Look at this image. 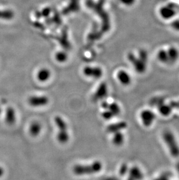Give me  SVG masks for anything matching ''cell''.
<instances>
[{"instance_id":"6da1fadb","label":"cell","mask_w":179,"mask_h":180,"mask_svg":"<svg viewBox=\"0 0 179 180\" xmlns=\"http://www.w3.org/2000/svg\"><path fill=\"white\" fill-rule=\"evenodd\" d=\"M127 59L137 74H144L148 70L150 56L148 51L144 48H138L129 52Z\"/></svg>"},{"instance_id":"7a4b0ae2","label":"cell","mask_w":179,"mask_h":180,"mask_svg":"<svg viewBox=\"0 0 179 180\" xmlns=\"http://www.w3.org/2000/svg\"><path fill=\"white\" fill-rule=\"evenodd\" d=\"M156 60L162 65L172 67L179 61V48L173 44L159 47L155 52Z\"/></svg>"},{"instance_id":"3957f363","label":"cell","mask_w":179,"mask_h":180,"mask_svg":"<svg viewBox=\"0 0 179 180\" xmlns=\"http://www.w3.org/2000/svg\"><path fill=\"white\" fill-rule=\"evenodd\" d=\"M161 137L169 155L174 159L179 158V142L175 134L170 129H165Z\"/></svg>"},{"instance_id":"277c9868","label":"cell","mask_w":179,"mask_h":180,"mask_svg":"<svg viewBox=\"0 0 179 180\" xmlns=\"http://www.w3.org/2000/svg\"><path fill=\"white\" fill-rule=\"evenodd\" d=\"M103 169V164L99 161H95L90 164H77L73 167V171L76 175L92 174L98 173Z\"/></svg>"},{"instance_id":"5b68a950","label":"cell","mask_w":179,"mask_h":180,"mask_svg":"<svg viewBox=\"0 0 179 180\" xmlns=\"http://www.w3.org/2000/svg\"><path fill=\"white\" fill-rule=\"evenodd\" d=\"M178 13V9L172 3H165L159 6L158 14L159 17L165 21H172L175 19Z\"/></svg>"},{"instance_id":"8992f818","label":"cell","mask_w":179,"mask_h":180,"mask_svg":"<svg viewBox=\"0 0 179 180\" xmlns=\"http://www.w3.org/2000/svg\"><path fill=\"white\" fill-rule=\"evenodd\" d=\"M139 117L140 124L145 128H151L156 121V113L151 109H142L139 113Z\"/></svg>"},{"instance_id":"52a82bcc","label":"cell","mask_w":179,"mask_h":180,"mask_svg":"<svg viewBox=\"0 0 179 180\" xmlns=\"http://www.w3.org/2000/svg\"><path fill=\"white\" fill-rule=\"evenodd\" d=\"M49 99L46 96H32L28 99L29 105L34 107H39L46 105Z\"/></svg>"},{"instance_id":"ba28073f","label":"cell","mask_w":179,"mask_h":180,"mask_svg":"<svg viewBox=\"0 0 179 180\" xmlns=\"http://www.w3.org/2000/svg\"><path fill=\"white\" fill-rule=\"evenodd\" d=\"M116 78L117 81L123 86H129L132 82V76L126 70H119L116 74Z\"/></svg>"},{"instance_id":"9c48e42d","label":"cell","mask_w":179,"mask_h":180,"mask_svg":"<svg viewBox=\"0 0 179 180\" xmlns=\"http://www.w3.org/2000/svg\"><path fill=\"white\" fill-rule=\"evenodd\" d=\"M108 94V87L105 83H103L99 85L95 93L94 94L92 99L94 101L104 99Z\"/></svg>"},{"instance_id":"30bf717a","label":"cell","mask_w":179,"mask_h":180,"mask_svg":"<svg viewBox=\"0 0 179 180\" xmlns=\"http://www.w3.org/2000/svg\"><path fill=\"white\" fill-rule=\"evenodd\" d=\"M127 180H141L143 178V173L141 169L137 166H133L129 170Z\"/></svg>"},{"instance_id":"8fae6325","label":"cell","mask_w":179,"mask_h":180,"mask_svg":"<svg viewBox=\"0 0 179 180\" xmlns=\"http://www.w3.org/2000/svg\"><path fill=\"white\" fill-rule=\"evenodd\" d=\"M127 124L125 122H116L112 124H110L106 128V131L109 133L114 134L117 132L121 131V130L126 128Z\"/></svg>"},{"instance_id":"7c38bea8","label":"cell","mask_w":179,"mask_h":180,"mask_svg":"<svg viewBox=\"0 0 179 180\" xmlns=\"http://www.w3.org/2000/svg\"><path fill=\"white\" fill-rule=\"evenodd\" d=\"M16 121V113L12 107H8L6 110V121L9 125L13 124Z\"/></svg>"},{"instance_id":"4fadbf2b","label":"cell","mask_w":179,"mask_h":180,"mask_svg":"<svg viewBox=\"0 0 179 180\" xmlns=\"http://www.w3.org/2000/svg\"><path fill=\"white\" fill-rule=\"evenodd\" d=\"M41 131V125L40 122L34 121L32 122L29 127V132L34 137L38 136Z\"/></svg>"},{"instance_id":"5bb4252c","label":"cell","mask_w":179,"mask_h":180,"mask_svg":"<svg viewBox=\"0 0 179 180\" xmlns=\"http://www.w3.org/2000/svg\"><path fill=\"white\" fill-rule=\"evenodd\" d=\"M158 111L159 114L162 117H169L172 112L170 105L165 103H163L162 105L158 106Z\"/></svg>"},{"instance_id":"9a60e30c","label":"cell","mask_w":179,"mask_h":180,"mask_svg":"<svg viewBox=\"0 0 179 180\" xmlns=\"http://www.w3.org/2000/svg\"><path fill=\"white\" fill-rule=\"evenodd\" d=\"M84 73L86 75L95 78H98L102 75V71L99 68H86L84 70Z\"/></svg>"},{"instance_id":"2e32d148","label":"cell","mask_w":179,"mask_h":180,"mask_svg":"<svg viewBox=\"0 0 179 180\" xmlns=\"http://www.w3.org/2000/svg\"><path fill=\"white\" fill-rule=\"evenodd\" d=\"M54 121L58 127L59 131H68V125L61 117H55Z\"/></svg>"},{"instance_id":"e0dca14e","label":"cell","mask_w":179,"mask_h":180,"mask_svg":"<svg viewBox=\"0 0 179 180\" xmlns=\"http://www.w3.org/2000/svg\"><path fill=\"white\" fill-rule=\"evenodd\" d=\"M125 142V136L121 131L117 132L114 134L112 138V143L117 146H120L123 145Z\"/></svg>"},{"instance_id":"ac0fdd59","label":"cell","mask_w":179,"mask_h":180,"mask_svg":"<svg viewBox=\"0 0 179 180\" xmlns=\"http://www.w3.org/2000/svg\"><path fill=\"white\" fill-rule=\"evenodd\" d=\"M105 110L110 111V112L113 114L114 117L117 116L118 115H119L121 111L119 105L116 103H108L107 108Z\"/></svg>"},{"instance_id":"d6986e66","label":"cell","mask_w":179,"mask_h":180,"mask_svg":"<svg viewBox=\"0 0 179 180\" xmlns=\"http://www.w3.org/2000/svg\"><path fill=\"white\" fill-rule=\"evenodd\" d=\"M51 74L49 70L46 69L41 70L37 74V79L41 82L47 81L50 77Z\"/></svg>"},{"instance_id":"ffe728a7","label":"cell","mask_w":179,"mask_h":180,"mask_svg":"<svg viewBox=\"0 0 179 180\" xmlns=\"http://www.w3.org/2000/svg\"><path fill=\"white\" fill-rule=\"evenodd\" d=\"M69 140V135L68 131H58L57 140L61 144H66Z\"/></svg>"},{"instance_id":"44dd1931","label":"cell","mask_w":179,"mask_h":180,"mask_svg":"<svg viewBox=\"0 0 179 180\" xmlns=\"http://www.w3.org/2000/svg\"><path fill=\"white\" fill-rule=\"evenodd\" d=\"M171 28L177 32H179V19L175 18L171 21Z\"/></svg>"},{"instance_id":"7402d4cb","label":"cell","mask_w":179,"mask_h":180,"mask_svg":"<svg viewBox=\"0 0 179 180\" xmlns=\"http://www.w3.org/2000/svg\"><path fill=\"white\" fill-rule=\"evenodd\" d=\"M102 117L105 120H110L112 118L114 117L113 114L110 112V111L108 110H104V111L101 114Z\"/></svg>"},{"instance_id":"603a6c76","label":"cell","mask_w":179,"mask_h":180,"mask_svg":"<svg viewBox=\"0 0 179 180\" xmlns=\"http://www.w3.org/2000/svg\"><path fill=\"white\" fill-rule=\"evenodd\" d=\"M129 171V169L127 167V166L125 164H123L121 166L119 169V173L121 175L126 174Z\"/></svg>"},{"instance_id":"cb8c5ba5","label":"cell","mask_w":179,"mask_h":180,"mask_svg":"<svg viewBox=\"0 0 179 180\" xmlns=\"http://www.w3.org/2000/svg\"><path fill=\"white\" fill-rule=\"evenodd\" d=\"M4 173V170L2 167H0V177H1Z\"/></svg>"},{"instance_id":"d4e9b609","label":"cell","mask_w":179,"mask_h":180,"mask_svg":"<svg viewBox=\"0 0 179 180\" xmlns=\"http://www.w3.org/2000/svg\"><path fill=\"white\" fill-rule=\"evenodd\" d=\"M103 180H118L117 178H116L115 177H109V178H106Z\"/></svg>"},{"instance_id":"484cf974","label":"cell","mask_w":179,"mask_h":180,"mask_svg":"<svg viewBox=\"0 0 179 180\" xmlns=\"http://www.w3.org/2000/svg\"><path fill=\"white\" fill-rule=\"evenodd\" d=\"M1 107H0V113H1Z\"/></svg>"}]
</instances>
